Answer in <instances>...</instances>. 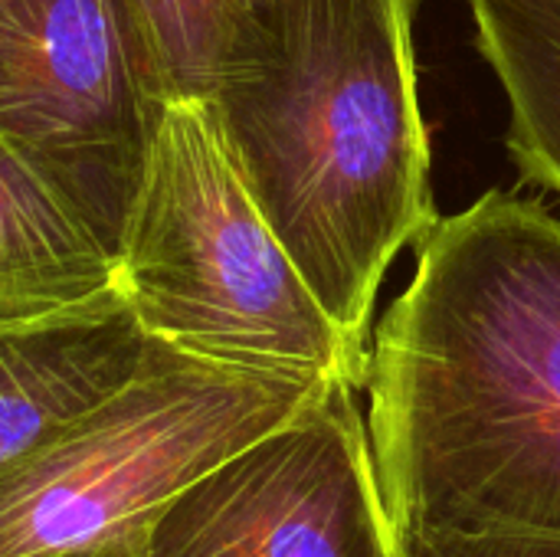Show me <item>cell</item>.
<instances>
[{"mask_svg": "<svg viewBox=\"0 0 560 557\" xmlns=\"http://www.w3.org/2000/svg\"><path fill=\"white\" fill-rule=\"evenodd\" d=\"M476 49L509 102L518 174L560 197V0H466Z\"/></svg>", "mask_w": 560, "mask_h": 557, "instance_id": "cell-9", "label": "cell"}, {"mask_svg": "<svg viewBox=\"0 0 560 557\" xmlns=\"http://www.w3.org/2000/svg\"><path fill=\"white\" fill-rule=\"evenodd\" d=\"M59 557H144V545H118V548H98V552H79V555Z\"/></svg>", "mask_w": 560, "mask_h": 557, "instance_id": "cell-12", "label": "cell"}, {"mask_svg": "<svg viewBox=\"0 0 560 557\" xmlns=\"http://www.w3.org/2000/svg\"><path fill=\"white\" fill-rule=\"evenodd\" d=\"M118 289L144 335L253 371L364 391L371 345L318 302L233 167L207 102L164 108L128 227Z\"/></svg>", "mask_w": 560, "mask_h": 557, "instance_id": "cell-3", "label": "cell"}, {"mask_svg": "<svg viewBox=\"0 0 560 557\" xmlns=\"http://www.w3.org/2000/svg\"><path fill=\"white\" fill-rule=\"evenodd\" d=\"M259 0H128L171 102H203Z\"/></svg>", "mask_w": 560, "mask_h": 557, "instance_id": "cell-10", "label": "cell"}, {"mask_svg": "<svg viewBox=\"0 0 560 557\" xmlns=\"http://www.w3.org/2000/svg\"><path fill=\"white\" fill-rule=\"evenodd\" d=\"M167 105L128 0H0V138L115 259Z\"/></svg>", "mask_w": 560, "mask_h": 557, "instance_id": "cell-5", "label": "cell"}, {"mask_svg": "<svg viewBox=\"0 0 560 557\" xmlns=\"http://www.w3.org/2000/svg\"><path fill=\"white\" fill-rule=\"evenodd\" d=\"M144 557H400L358 387L335 381L151 525Z\"/></svg>", "mask_w": 560, "mask_h": 557, "instance_id": "cell-6", "label": "cell"}, {"mask_svg": "<svg viewBox=\"0 0 560 557\" xmlns=\"http://www.w3.org/2000/svg\"><path fill=\"white\" fill-rule=\"evenodd\" d=\"M118 289V259L0 138V322L79 309Z\"/></svg>", "mask_w": 560, "mask_h": 557, "instance_id": "cell-8", "label": "cell"}, {"mask_svg": "<svg viewBox=\"0 0 560 557\" xmlns=\"http://www.w3.org/2000/svg\"><path fill=\"white\" fill-rule=\"evenodd\" d=\"M148 341L121 289L79 309L0 322V473L125 384Z\"/></svg>", "mask_w": 560, "mask_h": 557, "instance_id": "cell-7", "label": "cell"}, {"mask_svg": "<svg viewBox=\"0 0 560 557\" xmlns=\"http://www.w3.org/2000/svg\"><path fill=\"white\" fill-rule=\"evenodd\" d=\"M397 535L560 538V220L489 190L417 243L368 358Z\"/></svg>", "mask_w": 560, "mask_h": 557, "instance_id": "cell-1", "label": "cell"}, {"mask_svg": "<svg viewBox=\"0 0 560 557\" xmlns=\"http://www.w3.org/2000/svg\"><path fill=\"white\" fill-rule=\"evenodd\" d=\"M400 557H560V538L535 535H397Z\"/></svg>", "mask_w": 560, "mask_h": 557, "instance_id": "cell-11", "label": "cell"}, {"mask_svg": "<svg viewBox=\"0 0 560 557\" xmlns=\"http://www.w3.org/2000/svg\"><path fill=\"white\" fill-rule=\"evenodd\" d=\"M203 102L318 302L371 345L390 263L440 220L410 0H259Z\"/></svg>", "mask_w": 560, "mask_h": 557, "instance_id": "cell-2", "label": "cell"}, {"mask_svg": "<svg viewBox=\"0 0 560 557\" xmlns=\"http://www.w3.org/2000/svg\"><path fill=\"white\" fill-rule=\"evenodd\" d=\"M331 384L207 361L151 338L125 384L0 473V557L144 545L184 489Z\"/></svg>", "mask_w": 560, "mask_h": 557, "instance_id": "cell-4", "label": "cell"}]
</instances>
